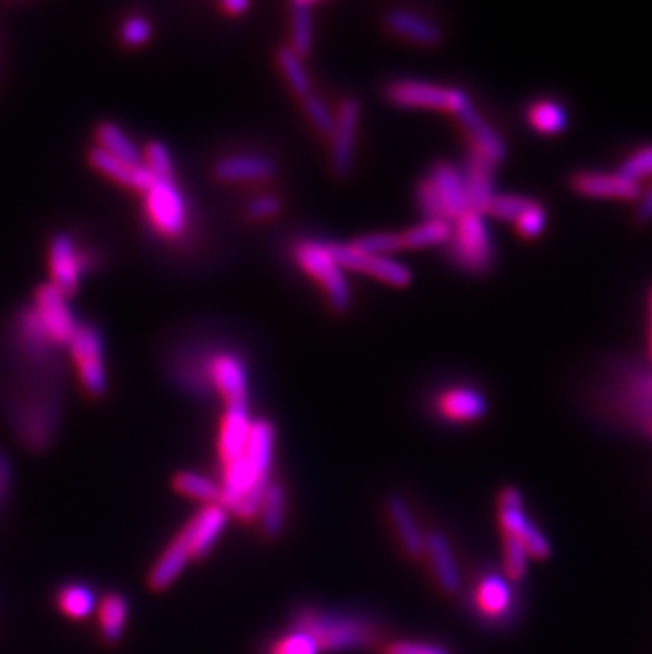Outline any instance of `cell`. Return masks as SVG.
<instances>
[{"label": "cell", "instance_id": "cell-13", "mask_svg": "<svg viewBox=\"0 0 652 654\" xmlns=\"http://www.w3.org/2000/svg\"><path fill=\"white\" fill-rule=\"evenodd\" d=\"M458 117V121L462 123L464 132L469 134L472 150H476L479 155H483L487 161H492L494 166L503 164L507 159V145L500 138V134L474 110L471 100L467 98L458 110L454 112Z\"/></svg>", "mask_w": 652, "mask_h": 654}, {"label": "cell", "instance_id": "cell-30", "mask_svg": "<svg viewBox=\"0 0 652 654\" xmlns=\"http://www.w3.org/2000/svg\"><path fill=\"white\" fill-rule=\"evenodd\" d=\"M98 143L100 148L107 150L114 159L128 164V166H143V155L138 146L130 141V136L114 123H100L98 125Z\"/></svg>", "mask_w": 652, "mask_h": 654}, {"label": "cell", "instance_id": "cell-37", "mask_svg": "<svg viewBox=\"0 0 652 654\" xmlns=\"http://www.w3.org/2000/svg\"><path fill=\"white\" fill-rule=\"evenodd\" d=\"M352 246L366 256L397 255L405 249L399 233H369L359 238Z\"/></svg>", "mask_w": 652, "mask_h": 654}, {"label": "cell", "instance_id": "cell-4", "mask_svg": "<svg viewBox=\"0 0 652 654\" xmlns=\"http://www.w3.org/2000/svg\"><path fill=\"white\" fill-rule=\"evenodd\" d=\"M294 258L303 271H307L312 278H316L325 287L326 294L337 312H346L352 305V291H350L348 278L330 255L328 244L301 242L294 249Z\"/></svg>", "mask_w": 652, "mask_h": 654}, {"label": "cell", "instance_id": "cell-3", "mask_svg": "<svg viewBox=\"0 0 652 654\" xmlns=\"http://www.w3.org/2000/svg\"><path fill=\"white\" fill-rule=\"evenodd\" d=\"M498 523L505 538L526 546L532 559L544 561L551 557V543L523 509V496L517 487H505L498 496Z\"/></svg>", "mask_w": 652, "mask_h": 654}, {"label": "cell", "instance_id": "cell-19", "mask_svg": "<svg viewBox=\"0 0 652 654\" xmlns=\"http://www.w3.org/2000/svg\"><path fill=\"white\" fill-rule=\"evenodd\" d=\"M386 512L397 532V538H399L400 548L405 550V555L411 559H424L426 534L420 528V521L413 514L411 507L400 496H390L386 502Z\"/></svg>", "mask_w": 652, "mask_h": 654}, {"label": "cell", "instance_id": "cell-27", "mask_svg": "<svg viewBox=\"0 0 652 654\" xmlns=\"http://www.w3.org/2000/svg\"><path fill=\"white\" fill-rule=\"evenodd\" d=\"M191 555L186 550V546L181 538L177 536L168 548L159 555L157 564L150 568L148 572V586L155 591H164L168 589L172 582L177 581L184 572V568L189 566Z\"/></svg>", "mask_w": 652, "mask_h": 654}, {"label": "cell", "instance_id": "cell-14", "mask_svg": "<svg viewBox=\"0 0 652 654\" xmlns=\"http://www.w3.org/2000/svg\"><path fill=\"white\" fill-rule=\"evenodd\" d=\"M208 377L227 404H249V371L242 359L217 354L208 363Z\"/></svg>", "mask_w": 652, "mask_h": 654}, {"label": "cell", "instance_id": "cell-29", "mask_svg": "<svg viewBox=\"0 0 652 654\" xmlns=\"http://www.w3.org/2000/svg\"><path fill=\"white\" fill-rule=\"evenodd\" d=\"M56 604L64 617L73 618V620H85V618L96 615V610H98L96 591L81 582L64 584L56 595Z\"/></svg>", "mask_w": 652, "mask_h": 654}, {"label": "cell", "instance_id": "cell-48", "mask_svg": "<svg viewBox=\"0 0 652 654\" xmlns=\"http://www.w3.org/2000/svg\"><path fill=\"white\" fill-rule=\"evenodd\" d=\"M9 481H11L9 464H7V460L0 456V500L4 498V494H7V489H9Z\"/></svg>", "mask_w": 652, "mask_h": 654}, {"label": "cell", "instance_id": "cell-11", "mask_svg": "<svg viewBox=\"0 0 652 654\" xmlns=\"http://www.w3.org/2000/svg\"><path fill=\"white\" fill-rule=\"evenodd\" d=\"M227 519L229 512L222 505H206L193 514V519L179 532V538L186 546L191 559H202L215 548L220 534L225 532Z\"/></svg>", "mask_w": 652, "mask_h": 654}, {"label": "cell", "instance_id": "cell-18", "mask_svg": "<svg viewBox=\"0 0 652 654\" xmlns=\"http://www.w3.org/2000/svg\"><path fill=\"white\" fill-rule=\"evenodd\" d=\"M572 189L587 197L602 199H623L633 202L642 195V186L620 174H600V172H580L572 179Z\"/></svg>", "mask_w": 652, "mask_h": 654}, {"label": "cell", "instance_id": "cell-7", "mask_svg": "<svg viewBox=\"0 0 652 654\" xmlns=\"http://www.w3.org/2000/svg\"><path fill=\"white\" fill-rule=\"evenodd\" d=\"M328 251L341 269L369 274L399 289L409 287L413 280L411 269L393 256H366L361 251H357L352 244H328Z\"/></svg>", "mask_w": 652, "mask_h": 654}, {"label": "cell", "instance_id": "cell-49", "mask_svg": "<svg viewBox=\"0 0 652 654\" xmlns=\"http://www.w3.org/2000/svg\"><path fill=\"white\" fill-rule=\"evenodd\" d=\"M222 7H225V11H229V13H244L251 4H249L246 0H227Z\"/></svg>", "mask_w": 652, "mask_h": 654}, {"label": "cell", "instance_id": "cell-12", "mask_svg": "<svg viewBox=\"0 0 652 654\" xmlns=\"http://www.w3.org/2000/svg\"><path fill=\"white\" fill-rule=\"evenodd\" d=\"M49 269H51V284L71 296L79 291L81 274H83V256L74 246L73 235L58 233L49 249Z\"/></svg>", "mask_w": 652, "mask_h": 654}, {"label": "cell", "instance_id": "cell-1", "mask_svg": "<svg viewBox=\"0 0 652 654\" xmlns=\"http://www.w3.org/2000/svg\"><path fill=\"white\" fill-rule=\"evenodd\" d=\"M292 629L312 635L323 653L364 651L375 646L382 638V627L373 618L326 613L316 608L299 610L292 617Z\"/></svg>", "mask_w": 652, "mask_h": 654}, {"label": "cell", "instance_id": "cell-17", "mask_svg": "<svg viewBox=\"0 0 652 654\" xmlns=\"http://www.w3.org/2000/svg\"><path fill=\"white\" fill-rule=\"evenodd\" d=\"M253 431L251 407L249 404H227L220 436H218V453L220 462L229 464L246 451L249 436Z\"/></svg>", "mask_w": 652, "mask_h": 654}, {"label": "cell", "instance_id": "cell-22", "mask_svg": "<svg viewBox=\"0 0 652 654\" xmlns=\"http://www.w3.org/2000/svg\"><path fill=\"white\" fill-rule=\"evenodd\" d=\"M276 164L263 155H233L222 157L215 166L218 181L253 182L274 177Z\"/></svg>", "mask_w": 652, "mask_h": 654}, {"label": "cell", "instance_id": "cell-6", "mask_svg": "<svg viewBox=\"0 0 652 654\" xmlns=\"http://www.w3.org/2000/svg\"><path fill=\"white\" fill-rule=\"evenodd\" d=\"M386 96L393 105L402 109H435L456 112L458 107L469 98L462 89L440 87L424 81H395L388 85Z\"/></svg>", "mask_w": 652, "mask_h": 654}, {"label": "cell", "instance_id": "cell-34", "mask_svg": "<svg viewBox=\"0 0 652 654\" xmlns=\"http://www.w3.org/2000/svg\"><path fill=\"white\" fill-rule=\"evenodd\" d=\"M278 64L282 69V73L287 76L292 92L301 98H307L312 94V81H310V74L303 66V60L290 49V47H282L278 51Z\"/></svg>", "mask_w": 652, "mask_h": 654}, {"label": "cell", "instance_id": "cell-25", "mask_svg": "<svg viewBox=\"0 0 652 654\" xmlns=\"http://www.w3.org/2000/svg\"><path fill=\"white\" fill-rule=\"evenodd\" d=\"M386 24L395 35L407 38L411 43H418V45L431 47V45H438L443 38V33L435 22H431L413 11H407V9L390 11L386 15Z\"/></svg>", "mask_w": 652, "mask_h": 654}, {"label": "cell", "instance_id": "cell-40", "mask_svg": "<svg viewBox=\"0 0 652 654\" xmlns=\"http://www.w3.org/2000/svg\"><path fill=\"white\" fill-rule=\"evenodd\" d=\"M145 166L157 181H174V166L170 153L161 143H148Z\"/></svg>", "mask_w": 652, "mask_h": 654}, {"label": "cell", "instance_id": "cell-2", "mask_svg": "<svg viewBox=\"0 0 652 654\" xmlns=\"http://www.w3.org/2000/svg\"><path fill=\"white\" fill-rule=\"evenodd\" d=\"M451 258L469 274H485L494 263V244L483 215L469 210L451 229Z\"/></svg>", "mask_w": 652, "mask_h": 654}, {"label": "cell", "instance_id": "cell-36", "mask_svg": "<svg viewBox=\"0 0 652 654\" xmlns=\"http://www.w3.org/2000/svg\"><path fill=\"white\" fill-rule=\"evenodd\" d=\"M267 654H323V651L312 635L299 629H290L289 633L280 635L269 644Z\"/></svg>", "mask_w": 652, "mask_h": 654}, {"label": "cell", "instance_id": "cell-10", "mask_svg": "<svg viewBox=\"0 0 652 654\" xmlns=\"http://www.w3.org/2000/svg\"><path fill=\"white\" fill-rule=\"evenodd\" d=\"M361 123V102L357 98H348L341 102L339 114L335 117V128L330 134V161L333 170L339 179H346L354 170V150Z\"/></svg>", "mask_w": 652, "mask_h": 654}, {"label": "cell", "instance_id": "cell-32", "mask_svg": "<svg viewBox=\"0 0 652 654\" xmlns=\"http://www.w3.org/2000/svg\"><path fill=\"white\" fill-rule=\"evenodd\" d=\"M405 249H431L451 238V222L447 220H424L422 225L405 231L402 235Z\"/></svg>", "mask_w": 652, "mask_h": 654}, {"label": "cell", "instance_id": "cell-35", "mask_svg": "<svg viewBox=\"0 0 652 654\" xmlns=\"http://www.w3.org/2000/svg\"><path fill=\"white\" fill-rule=\"evenodd\" d=\"M528 119L532 123V128L546 136H555L559 132L566 130V110L562 109L555 102H539L534 107H530Z\"/></svg>", "mask_w": 652, "mask_h": 654}, {"label": "cell", "instance_id": "cell-39", "mask_svg": "<svg viewBox=\"0 0 652 654\" xmlns=\"http://www.w3.org/2000/svg\"><path fill=\"white\" fill-rule=\"evenodd\" d=\"M530 204H532V199H526L519 195H494L485 215L500 218V220H517L530 208Z\"/></svg>", "mask_w": 652, "mask_h": 654}, {"label": "cell", "instance_id": "cell-38", "mask_svg": "<svg viewBox=\"0 0 652 654\" xmlns=\"http://www.w3.org/2000/svg\"><path fill=\"white\" fill-rule=\"evenodd\" d=\"M530 559L532 557L526 550V546L519 545L512 538H505V545H503V564H505V577H507L508 581H521L526 577V572H528Z\"/></svg>", "mask_w": 652, "mask_h": 654}, {"label": "cell", "instance_id": "cell-42", "mask_svg": "<svg viewBox=\"0 0 652 654\" xmlns=\"http://www.w3.org/2000/svg\"><path fill=\"white\" fill-rule=\"evenodd\" d=\"M303 107H305L307 117L312 119V123L316 125V130L321 134H325V136H330L333 128H335V114L328 110L325 102L321 98H316V96L310 94L307 98H303Z\"/></svg>", "mask_w": 652, "mask_h": 654}, {"label": "cell", "instance_id": "cell-15", "mask_svg": "<svg viewBox=\"0 0 652 654\" xmlns=\"http://www.w3.org/2000/svg\"><path fill=\"white\" fill-rule=\"evenodd\" d=\"M428 182L433 184L436 197H438V202L443 206L445 218L449 222L458 220V218L464 217L469 213L464 179H462V172L456 166L445 164V161L436 164V166H433V170H431Z\"/></svg>", "mask_w": 652, "mask_h": 654}, {"label": "cell", "instance_id": "cell-26", "mask_svg": "<svg viewBox=\"0 0 652 654\" xmlns=\"http://www.w3.org/2000/svg\"><path fill=\"white\" fill-rule=\"evenodd\" d=\"M287 489L280 483H269L261 509H258V530L267 541H276L287 528Z\"/></svg>", "mask_w": 652, "mask_h": 654}, {"label": "cell", "instance_id": "cell-46", "mask_svg": "<svg viewBox=\"0 0 652 654\" xmlns=\"http://www.w3.org/2000/svg\"><path fill=\"white\" fill-rule=\"evenodd\" d=\"M278 213H280V199L274 197V195H261V197H256L249 204V217L254 218V220L274 217Z\"/></svg>", "mask_w": 652, "mask_h": 654}, {"label": "cell", "instance_id": "cell-43", "mask_svg": "<svg viewBox=\"0 0 652 654\" xmlns=\"http://www.w3.org/2000/svg\"><path fill=\"white\" fill-rule=\"evenodd\" d=\"M515 225H517V231L523 238H528V240L539 238L544 231V225H546V215H544L543 206L536 204V202H532L530 208L515 220Z\"/></svg>", "mask_w": 652, "mask_h": 654}, {"label": "cell", "instance_id": "cell-28", "mask_svg": "<svg viewBox=\"0 0 652 654\" xmlns=\"http://www.w3.org/2000/svg\"><path fill=\"white\" fill-rule=\"evenodd\" d=\"M98 625H100V633L102 638L114 644L123 638L125 633V625L130 618V604L125 600V595L121 593H109L98 602Z\"/></svg>", "mask_w": 652, "mask_h": 654}, {"label": "cell", "instance_id": "cell-33", "mask_svg": "<svg viewBox=\"0 0 652 654\" xmlns=\"http://www.w3.org/2000/svg\"><path fill=\"white\" fill-rule=\"evenodd\" d=\"M174 487L182 496L206 505H220V485L217 481L200 473H179L174 476Z\"/></svg>", "mask_w": 652, "mask_h": 654}, {"label": "cell", "instance_id": "cell-41", "mask_svg": "<svg viewBox=\"0 0 652 654\" xmlns=\"http://www.w3.org/2000/svg\"><path fill=\"white\" fill-rule=\"evenodd\" d=\"M620 177L629 181L638 182L647 177H652V146L640 148L636 155H631L623 166H620Z\"/></svg>", "mask_w": 652, "mask_h": 654}, {"label": "cell", "instance_id": "cell-8", "mask_svg": "<svg viewBox=\"0 0 652 654\" xmlns=\"http://www.w3.org/2000/svg\"><path fill=\"white\" fill-rule=\"evenodd\" d=\"M146 210L159 233L179 238L186 229V202L174 181H155L146 191Z\"/></svg>", "mask_w": 652, "mask_h": 654}, {"label": "cell", "instance_id": "cell-44", "mask_svg": "<svg viewBox=\"0 0 652 654\" xmlns=\"http://www.w3.org/2000/svg\"><path fill=\"white\" fill-rule=\"evenodd\" d=\"M150 33H153L150 22H148L146 17H143V15H134V17H130V20L123 24V28H121V38H123V43L130 45V47H141V45H145L146 40L150 38Z\"/></svg>", "mask_w": 652, "mask_h": 654}, {"label": "cell", "instance_id": "cell-20", "mask_svg": "<svg viewBox=\"0 0 652 654\" xmlns=\"http://www.w3.org/2000/svg\"><path fill=\"white\" fill-rule=\"evenodd\" d=\"M494 164L487 161L483 155L472 150L467 161V172L462 174L464 179V191H467V202L469 210L479 213L485 217V210L490 202L494 199Z\"/></svg>", "mask_w": 652, "mask_h": 654}, {"label": "cell", "instance_id": "cell-23", "mask_svg": "<svg viewBox=\"0 0 652 654\" xmlns=\"http://www.w3.org/2000/svg\"><path fill=\"white\" fill-rule=\"evenodd\" d=\"M436 409L449 422L469 424L479 422L487 413V400L471 388H456L436 399Z\"/></svg>", "mask_w": 652, "mask_h": 654}, {"label": "cell", "instance_id": "cell-31", "mask_svg": "<svg viewBox=\"0 0 652 654\" xmlns=\"http://www.w3.org/2000/svg\"><path fill=\"white\" fill-rule=\"evenodd\" d=\"M290 35H292V51L303 58L312 51L314 45V15H312V4L305 0H294L290 4Z\"/></svg>", "mask_w": 652, "mask_h": 654}, {"label": "cell", "instance_id": "cell-45", "mask_svg": "<svg viewBox=\"0 0 652 654\" xmlns=\"http://www.w3.org/2000/svg\"><path fill=\"white\" fill-rule=\"evenodd\" d=\"M384 654H449L443 646L431 642H415V640H399L386 644Z\"/></svg>", "mask_w": 652, "mask_h": 654}, {"label": "cell", "instance_id": "cell-16", "mask_svg": "<svg viewBox=\"0 0 652 654\" xmlns=\"http://www.w3.org/2000/svg\"><path fill=\"white\" fill-rule=\"evenodd\" d=\"M512 602L515 595L510 581L500 574H485L472 591L474 610L492 622L505 620L512 610Z\"/></svg>", "mask_w": 652, "mask_h": 654}, {"label": "cell", "instance_id": "cell-5", "mask_svg": "<svg viewBox=\"0 0 652 654\" xmlns=\"http://www.w3.org/2000/svg\"><path fill=\"white\" fill-rule=\"evenodd\" d=\"M74 363L79 366V377L92 397H105L107 392V368H105V343L100 332L94 327L79 325L69 343Z\"/></svg>", "mask_w": 652, "mask_h": 654}, {"label": "cell", "instance_id": "cell-21", "mask_svg": "<svg viewBox=\"0 0 652 654\" xmlns=\"http://www.w3.org/2000/svg\"><path fill=\"white\" fill-rule=\"evenodd\" d=\"M424 557L431 564V570L435 574L438 586L445 593H456L460 589V584H462V574H460L458 559H456V553H454V548L449 545V541L443 534H438V532L426 534Z\"/></svg>", "mask_w": 652, "mask_h": 654}, {"label": "cell", "instance_id": "cell-47", "mask_svg": "<svg viewBox=\"0 0 652 654\" xmlns=\"http://www.w3.org/2000/svg\"><path fill=\"white\" fill-rule=\"evenodd\" d=\"M638 220H640V222H649V220H652V186L649 189V193H644V197H642V202H640Z\"/></svg>", "mask_w": 652, "mask_h": 654}, {"label": "cell", "instance_id": "cell-9", "mask_svg": "<svg viewBox=\"0 0 652 654\" xmlns=\"http://www.w3.org/2000/svg\"><path fill=\"white\" fill-rule=\"evenodd\" d=\"M67 299L51 282L43 284L35 296L38 323L53 346H69L79 327Z\"/></svg>", "mask_w": 652, "mask_h": 654}, {"label": "cell", "instance_id": "cell-24", "mask_svg": "<svg viewBox=\"0 0 652 654\" xmlns=\"http://www.w3.org/2000/svg\"><path fill=\"white\" fill-rule=\"evenodd\" d=\"M89 161L96 170H100L102 174L110 177L112 181L123 182L125 186H132L136 191H148L155 184V177L148 172L145 164L143 166H128L119 159H114L107 150H102L100 146L94 148L89 153Z\"/></svg>", "mask_w": 652, "mask_h": 654}]
</instances>
